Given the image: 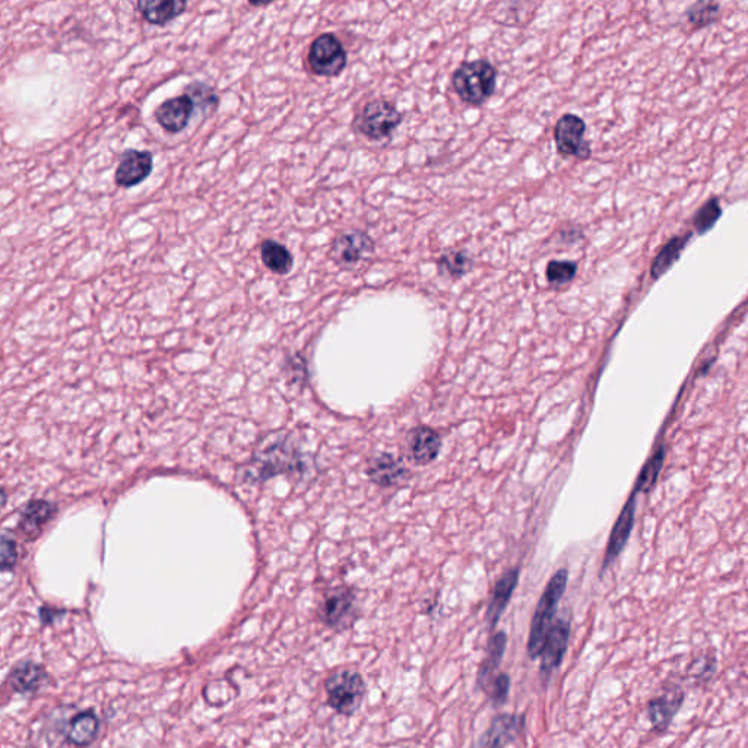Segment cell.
<instances>
[{"mask_svg":"<svg viewBox=\"0 0 748 748\" xmlns=\"http://www.w3.org/2000/svg\"><path fill=\"white\" fill-rule=\"evenodd\" d=\"M547 280L550 284L560 287L573 280L578 274V265L570 261H551L547 266Z\"/></svg>","mask_w":748,"mask_h":748,"instance_id":"27","label":"cell"},{"mask_svg":"<svg viewBox=\"0 0 748 748\" xmlns=\"http://www.w3.org/2000/svg\"><path fill=\"white\" fill-rule=\"evenodd\" d=\"M195 104L187 95L182 97L170 98L164 101L157 110H155V119L161 128L167 132H182L189 123Z\"/></svg>","mask_w":748,"mask_h":748,"instance_id":"13","label":"cell"},{"mask_svg":"<svg viewBox=\"0 0 748 748\" xmlns=\"http://www.w3.org/2000/svg\"><path fill=\"white\" fill-rule=\"evenodd\" d=\"M374 252V242L361 231L344 233L334 240L331 247V258L341 266H356L367 261Z\"/></svg>","mask_w":748,"mask_h":748,"instance_id":"9","label":"cell"},{"mask_svg":"<svg viewBox=\"0 0 748 748\" xmlns=\"http://www.w3.org/2000/svg\"><path fill=\"white\" fill-rule=\"evenodd\" d=\"M186 95L193 101L195 106L199 104L202 109L211 110L217 107V94H215V91L211 87L202 84V82H195V84L189 85L186 88Z\"/></svg>","mask_w":748,"mask_h":748,"instance_id":"29","label":"cell"},{"mask_svg":"<svg viewBox=\"0 0 748 748\" xmlns=\"http://www.w3.org/2000/svg\"><path fill=\"white\" fill-rule=\"evenodd\" d=\"M684 700H686V692L677 683L665 684L661 693L656 694L655 697L649 700L646 713H648L652 730L656 734H664V732L668 731L670 725L673 724L675 716L683 708Z\"/></svg>","mask_w":748,"mask_h":748,"instance_id":"7","label":"cell"},{"mask_svg":"<svg viewBox=\"0 0 748 748\" xmlns=\"http://www.w3.org/2000/svg\"><path fill=\"white\" fill-rule=\"evenodd\" d=\"M187 3L183 0H164V2H142L136 3V8L142 17L152 25H166L185 12Z\"/></svg>","mask_w":748,"mask_h":748,"instance_id":"18","label":"cell"},{"mask_svg":"<svg viewBox=\"0 0 748 748\" xmlns=\"http://www.w3.org/2000/svg\"><path fill=\"white\" fill-rule=\"evenodd\" d=\"M303 468L299 452L287 442L277 440L256 455L247 469V480L265 481L284 472H296Z\"/></svg>","mask_w":748,"mask_h":748,"instance_id":"3","label":"cell"},{"mask_svg":"<svg viewBox=\"0 0 748 748\" xmlns=\"http://www.w3.org/2000/svg\"><path fill=\"white\" fill-rule=\"evenodd\" d=\"M354 595L347 589H337L326 597L322 607V618L328 626L342 629L353 616Z\"/></svg>","mask_w":748,"mask_h":748,"instance_id":"14","label":"cell"},{"mask_svg":"<svg viewBox=\"0 0 748 748\" xmlns=\"http://www.w3.org/2000/svg\"><path fill=\"white\" fill-rule=\"evenodd\" d=\"M719 12L718 3L699 2L687 11V18L694 25H708L716 18Z\"/></svg>","mask_w":748,"mask_h":748,"instance_id":"30","label":"cell"},{"mask_svg":"<svg viewBox=\"0 0 748 748\" xmlns=\"http://www.w3.org/2000/svg\"><path fill=\"white\" fill-rule=\"evenodd\" d=\"M506 646L507 636L505 632L496 633L488 643L486 658L481 662L480 671H478V684L483 687L484 692L493 681V674L499 670L500 664H502Z\"/></svg>","mask_w":748,"mask_h":748,"instance_id":"19","label":"cell"},{"mask_svg":"<svg viewBox=\"0 0 748 748\" xmlns=\"http://www.w3.org/2000/svg\"><path fill=\"white\" fill-rule=\"evenodd\" d=\"M633 513H635V502H630L626 509L621 513L617 525L614 526L613 535H611L610 545H608L607 561L616 559L621 548L626 544L633 525Z\"/></svg>","mask_w":748,"mask_h":748,"instance_id":"25","label":"cell"},{"mask_svg":"<svg viewBox=\"0 0 748 748\" xmlns=\"http://www.w3.org/2000/svg\"><path fill=\"white\" fill-rule=\"evenodd\" d=\"M399 123H401V113L386 100L370 101L357 117L358 131L370 139L386 138Z\"/></svg>","mask_w":748,"mask_h":748,"instance_id":"6","label":"cell"},{"mask_svg":"<svg viewBox=\"0 0 748 748\" xmlns=\"http://www.w3.org/2000/svg\"><path fill=\"white\" fill-rule=\"evenodd\" d=\"M152 171V155L148 151L128 150L123 152L114 179L122 187H133L144 182Z\"/></svg>","mask_w":748,"mask_h":748,"instance_id":"12","label":"cell"},{"mask_svg":"<svg viewBox=\"0 0 748 748\" xmlns=\"http://www.w3.org/2000/svg\"><path fill=\"white\" fill-rule=\"evenodd\" d=\"M510 689V678L509 675L502 673L493 678L490 686L487 687L486 692L490 699L493 700L494 705L502 706L505 705L507 696H509Z\"/></svg>","mask_w":748,"mask_h":748,"instance_id":"31","label":"cell"},{"mask_svg":"<svg viewBox=\"0 0 748 748\" xmlns=\"http://www.w3.org/2000/svg\"><path fill=\"white\" fill-rule=\"evenodd\" d=\"M263 265L278 275H287L293 269L294 259L290 250L274 240H265L261 246Z\"/></svg>","mask_w":748,"mask_h":748,"instance_id":"23","label":"cell"},{"mask_svg":"<svg viewBox=\"0 0 748 748\" xmlns=\"http://www.w3.org/2000/svg\"><path fill=\"white\" fill-rule=\"evenodd\" d=\"M98 731H100L98 716L91 711L82 712L76 715L69 724L68 738L75 746H90L97 738Z\"/></svg>","mask_w":748,"mask_h":748,"instance_id":"21","label":"cell"},{"mask_svg":"<svg viewBox=\"0 0 748 748\" xmlns=\"http://www.w3.org/2000/svg\"><path fill=\"white\" fill-rule=\"evenodd\" d=\"M722 208L719 204L718 199L711 198L702 208L697 211L694 215V227L699 234H706L709 230H712L713 225L716 221L721 218Z\"/></svg>","mask_w":748,"mask_h":748,"instance_id":"26","label":"cell"},{"mask_svg":"<svg viewBox=\"0 0 748 748\" xmlns=\"http://www.w3.org/2000/svg\"><path fill=\"white\" fill-rule=\"evenodd\" d=\"M471 268V259L464 252H452L443 255L439 261V269L450 277H461Z\"/></svg>","mask_w":748,"mask_h":748,"instance_id":"28","label":"cell"},{"mask_svg":"<svg viewBox=\"0 0 748 748\" xmlns=\"http://www.w3.org/2000/svg\"><path fill=\"white\" fill-rule=\"evenodd\" d=\"M522 725H524L522 716L509 715V713L496 716L490 728L475 743L474 748H506L519 737Z\"/></svg>","mask_w":748,"mask_h":748,"instance_id":"11","label":"cell"},{"mask_svg":"<svg viewBox=\"0 0 748 748\" xmlns=\"http://www.w3.org/2000/svg\"><path fill=\"white\" fill-rule=\"evenodd\" d=\"M408 439H410L408 442H410L412 458L418 464H429L439 455L442 442H440L439 434L430 427H417L411 431Z\"/></svg>","mask_w":748,"mask_h":748,"instance_id":"16","label":"cell"},{"mask_svg":"<svg viewBox=\"0 0 748 748\" xmlns=\"http://www.w3.org/2000/svg\"><path fill=\"white\" fill-rule=\"evenodd\" d=\"M55 515V506L46 500H33L22 510L18 526L27 537L34 538Z\"/></svg>","mask_w":748,"mask_h":748,"instance_id":"17","label":"cell"},{"mask_svg":"<svg viewBox=\"0 0 748 748\" xmlns=\"http://www.w3.org/2000/svg\"><path fill=\"white\" fill-rule=\"evenodd\" d=\"M328 703L341 715H353L360 709L366 696V683L354 670H338L326 680Z\"/></svg>","mask_w":748,"mask_h":748,"instance_id":"4","label":"cell"},{"mask_svg":"<svg viewBox=\"0 0 748 748\" xmlns=\"http://www.w3.org/2000/svg\"><path fill=\"white\" fill-rule=\"evenodd\" d=\"M18 560V548L14 538L8 534H3L2 548H0V561H2L3 570L12 569Z\"/></svg>","mask_w":748,"mask_h":748,"instance_id":"32","label":"cell"},{"mask_svg":"<svg viewBox=\"0 0 748 748\" xmlns=\"http://www.w3.org/2000/svg\"><path fill=\"white\" fill-rule=\"evenodd\" d=\"M453 88L465 103H484L496 88V69L483 59L462 63L453 74Z\"/></svg>","mask_w":748,"mask_h":748,"instance_id":"2","label":"cell"},{"mask_svg":"<svg viewBox=\"0 0 748 748\" xmlns=\"http://www.w3.org/2000/svg\"><path fill=\"white\" fill-rule=\"evenodd\" d=\"M518 579L519 570L513 569L505 573V575L502 576V579L497 582L487 610L488 626H490L491 629L499 623L500 617L505 613L507 604H509L510 598H512L513 591H515L516 585H518Z\"/></svg>","mask_w":748,"mask_h":748,"instance_id":"15","label":"cell"},{"mask_svg":"<svg viewBox=\"0 0 748 748\" xmlns=\"http://www.w3.org/2000/svg\"><path fill=\"white\" fill-rule=\"evenodd\" d=\"M567 585V570L560 569L548 582L543 597L538 602L534 618H532L531 632H529L528 655L531 659H537L543 651L545 637L551 629L554 613L563 597Z\"/></svg>","mask_w":748,"mask_h":748,"instance_id":"1","label":"cell"},{"mask_svg":"<svg viewBox=\"0 0 748 748\" xmlns=\"http://www.w3.org/2000/svg\"><path fill=\"white\" fill-rule=\"evenodd\" d=\"M310 69L319 76H337L347 66V52L334 34H322L310 46Z\"/></svg>","mask_w":748,"mask_h":748,"instance_id":"5","label":"cell"},{"mask_svg":"<svg viewBox=\"0 0 748 748\" xmlns=\"http://www.w3.org/2000/svg\"><path fill=\"white\" fill-rule=\"evenodd\" d=\"M586 125L576 114H564L554 128L557 150L567 157L586 160L591 157V147L585 141Z\"/></svg>","mask_w":748,"mask_h":748,"instance_id":"8","label":"cell"},{"mask_svg":"<svg viewBox=\"0 0 748 748\" xmlns=\"http://www.w3.org/2000/svg\"><path fill=\"white\" fill-rule=\"evenodd\" d=\"M570 621L566 618H560L556 624L548 630L547 637L541 651V671L544 674L553 673L556 668L560 667L564 655H566L567 646H569Z\"/></svg>","mask_w":748,"mask_h":748,"instance_id":"10","label":"cell"},{"mask_svg":"<svg viewBox=\"0 0 748 748\" xmlns=\"http://www.w3.org/2000/svg\"><path fill=\"white\" fill-rule=\"evenodd\" d=\"M367 472H369V477L372 478L374 483L389 487L399 483L404 478L405 468L391 455H382L370 462Z\"/></svg>","mask_w":748,"mask_h":748,"instance_id":"22","label":"cell"},{"mask_svg":"<svg viewBox=\"0 0 748 748\" xmlns=\"http://www.w3.org/2000/svg\"><path fill=\"white\" fill-rule=\"evenodd\" d=\"M11 686L18 693H34L46 678V671L41 665L33 661L19 662L17 667L12 670Z\"/></svg>","mask_w":748,"mask_h":748,"instance_id":"20","label":"cell"},{"mask_svg":"<svg viewBox=\"0 0 748 748\" xmlns=\"http://www.w3.org/2000/svg\"><path fill=\"white\" fill-rule=\"evenodd\" d=\"M690 237H692V234L674 237L662 247L661 252L658 253L654 263H652L651 275L654 280L661 278L680 259L681 252H683Z\"/></svg>","mask_w":748,"mask_h":748,"instance_id":"24","label":"cell"}]
</instances>
